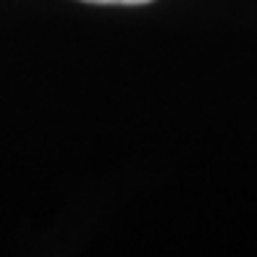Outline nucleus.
<instances>
[{
	"label": "nucleus",
	"mask_w": 257,
	"mask_h": 257,
	"mask_svg": "<svg viewBox=\"0 0 257 257\" xmlns=\"http://www.w3.org/2000/svg\"><path fill=\"white\" fill-rule=\"evenodd\" d=\"M84 3H97V6H145L153 0H84Z\"/></svg>",
	"instance_id": "f257e3e1"
}]
</instances>
